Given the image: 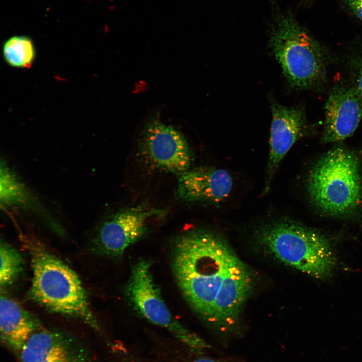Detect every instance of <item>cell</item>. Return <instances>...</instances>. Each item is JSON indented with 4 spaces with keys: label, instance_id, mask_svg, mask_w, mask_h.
Here are the masks:
<instances>
[{
    "label": "cell",
    "instance_id": "obj_1",
    "mask_svg": "<svg viewBox=\"0 0 362 362\" xmlns=\"http://www.w3.org/2000/svg\"><path fill=\"white\" fill-rule=\"evenodd\" d=\"M171 266L183 297L203 319L221 330L237 323L253 281L225 239L208 230L183 233L173 243Z\"/></svg>",
    "mask_w": 362,
    "mask_h": 362
},
{
    "label": "cell",
    "instance_id": "obj_2",
    "mask_svg": "<svg viewBox=\"0 0 362 362\" xmlns=\"http://www.w3.org/2000/svg\"><path fill=\"white\" fill-rule=\"evenodd\" d=\"M22 241L31 259L32 299L51 312L79 318L100 331L76 273L40 242L26 237Z\"/></svg>",
    "mask_w": 362,
    "mask_h": 362
},
{
    "label": "cell",
    "instance_id": "obj_3",
    "mask_svg": "<svg viewBox=\"0 0 362 362\" xmlns=\"http://www.w3.org/2000/svg\"><path fill=\"white\" fill-rule=\"evenodd\" d=\"M259 241L279 260L316 278L328 276L335 257L323 235L287 219L270 222L259 230Z\"/></svg>",
    "mask_w": 362,
    "mask_h": 362
},
{
    "label": "cell",
    "instance_id": "obj_4",
    "mask_svg": "<svg viewBox=\"0 0 362 362\" xmlns=\"http://www.w3.org/2000/svg\"><path fill=\"white\" fill-rule=\"evenodd\" d=\"M361 185L356 158L336 148L314 165L308 177L307 190L311 201L321 211L344 216L357 209L362 198Z\"/></svg>",
    "mask_w": 362,
    "mask_h": 362
},
{
    "label": "cell",
    "instance_id": "obj_5",
    "mask_svg": "<svg viewBox=\"0 0 362 362\" xmlns=\"http://www.w3.org/2000/svg\"><path fill=\"white\" fill-rule=\"evenodd\" d=\"M274 19L270 45L287 80L296 88L314 84L323 68L318 44L290 12L277 11Z\"/></svg>",
    "mask_w": 362,
    "mask_h": 362
},
{
    "label": "cell",
    "instance_id": "obj_6",
    "mask_svg": "<svg viewBox=\"0 0 362 362\" xmlns=\"http://www.w3.org/2000/svg\"><path fill=\"white\" fill-rule=\"evenodd\" d=\"M151 265L149 261L141 260L133 266L125 288L130 306L149 322L167 330L190 349L199 352L208 348L206 342L172 315L154 280Z\"/></svg>",
    "mask_w": 362,
    "mask_h": 362
},
{
    "label": "cell",
    "instance_id": "obj_7",
    "mask_svg": "<svg viewBox=\"0 0 362 362\" xmlns=\"http://www.w3.org/2000/svg\"><path fill=\"white\" fill-rule=\"evenodd\" d=\"M161 210L139 205L121 210L103 222L93 239L96 250L110 256L122 255L148 230V223Z\"/></svg>",
    "mask_w": 362,
    "mask_h": 362
},
{
    "label": "cell",
    "instance_id": "obj_8",
    "mask_svg": "<svg viewBox=\"0 0 362 362\" xmlns=\"http://www.w3.org/2000/svg\"><path fill=\"white\" fill-rule=\"evenodd\" d=\"M142 152L152 165L177 175L189 169L192 155L183 134L170 126L153 120L141 138Z\"/></svg>",
    "mask_w": 362,
    "mask_h": 362
},
{
    "label": "cell",
    "instance_id": "obj_9",
    "mask_svg": "<svg viewBox=\"0 0 362 362\" xmlns=\"http://www.w3.org/2000/svg\"><path fill=\"white\" fill-rule=\"evenodd\" d=\"M21 362H90L87 351L72 335L40 329L17 353Z\"/></svg>",
    "mask_w": 362,
    "mask_h": 362
},
{
    "label": "cell",
    "instance_id": "obj_10",
    "mask_svg": "<svg viewBox=\"0 0 362 362\" xmlns=\"http://www.w3.org/2000/svg\"><path fill=\"white\" fill-rule=\"evenodd\" d=\"M272 110L273 120L266 177L262 192L264 194L269 191L273 178L285 156L307 130L305 116L300 109L274 103Z\"/></svg>",
    "mask_w": 362,
    "mask_h": 362
},
{
    "label": "cell",
    "instance_id": "obj_11",
    "mask_svg": "<svg viewBox=\"0 0 362 362\" xmlns=\"http://www.w3.org/2000/svg\"><path fill=\"white\" fill-rule=\"evenodd\" d=\"M361 118L362 96L357 88H334L326 103L323 141L336 142L350 136Z\"/></svg>",
    "mask_w": 362,
    "mask_h": 362
},
{
    "label": "cell",
    "instance_id": "obj_12",
    "mask_svg": "<svg viewBox=\"0 0 362 362\" xmlns=\"http://www.w3.org/2000/svg\"><path fill=\"white\" fill-rule=\"evenodd\" d=\"M232 187V176L226 170L201 167L177 175L176 194L185 201L219 203L229 196Z\"/></svg>",
    "mask_w": 362,
    "mask_h": 362
},
{
    "label": "cell",
    "instance_id": "obj_13",
    "mask_svg": "<svg viewBox=\"0 0 362 362\" xmlns=\"http://www.w3.org/2000/svg\"><path fill=\"white\" fill-rule=\"evenodd\" d=\"M41 329L40 321L18 302L2 294L0 299L1 338L18 353L30 336Z\"/></svg>",
    "mask_w": 362,
    "mask_h": 362
},
{
    "label": "cell",
    "instance_id": "obj_14",
    "mask_svg": "<svg viewBox=\"0 0 362 362\" xmlns=\"http://www.w3.org/2000/svg\"><path fill=\"white\" fill-rule=\"evenodd\" d=\"M0 199L2 206H28L31 197L25 185L13 170L1 161Z\"/></svg>",
    "mask_w": 362,
    "mask_h": 362
},
{
    "label": "cell",
    "instance_id": "obj_15",
    "mask_svg": "<svg viewBox=\"0 0 362 362\" xmlns=\"http://www.w3.org/2000/svg\"><path fill=\"white\" fill-rule=\"evenodd\" d=\"M3 53L6 62L17 68L30 67L35 57L32 41L24 36H13L7 40L3 46Z\"/></svg>",
    "mask_w": 362,
    "mask_h": 362
},
{
    "label": "cell",
    "instance_id": "obj_16",
    "mask_svg": "<svg viewBox=\"0 0 362 362\" xmlns=\"http://www.w3.org/2000/svg\"><path fill=\"white\" fill-rule=\"evenodd\" d=\"M0 284L6 287L12 284L23 269V259L20 252L8 243L0 245Z\"/></svg>",
    "mask_w": 362,
    "mask_h": 362
},
{
    "label": "cell",
    "instance_id": "obj_17",
    "mask_svg": "<svg viewBox=\"0 0 362 362\" xmlns=\"http://www.w3.org/2000/svg\"><path fill=\"white\" fill-rule=\"evenodd\" d=\"M347 2L353 13L362 21V0H347Z\"/></svg>",
    "mask_w": 362,
    "mask_h": 362
},
{
    "label": "cell",
    "instance_id": "obj_18",
    "mask_svg": "<svg viewBox=\"0 0 362 362\" xmlns=\"http://www.w3.org/2000/svg\"><path fill=\"white\" fill-rule=\"evenodd\" d=\"M357 83H358V87L357 89L360 94L361 96H362V64L360 66L359 71V74H358V77L357 79Z\"/></svg>",
    "mask_w": 362,
    "mask_h": 362
},
{
    "label": "cell",
    "instance_id": "obj_19",
    "mask_svg": "<svg viewBox=\"0 0 362 362\" xmlns=\"http://www.w3.org/2000/svg\"><path fill=\"white\" fill-rule=\"evenodd\" d=\"M193 362H220L219 361H218L217 360L210 358H207V357H200L199 358L196 359Z\"/></svg>",
    "mask_w": 362,
    "mask_h": 362
}]
</instances>
